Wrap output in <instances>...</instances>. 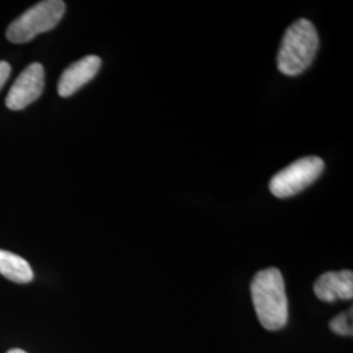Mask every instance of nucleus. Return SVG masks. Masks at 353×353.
I'll return each mask as SVG.
<instances>
[{"mask_svg": "<svg viewBox=\"0 0 353 353\" xmlns=\"http://www.w3.org/2000/svg\"><path fill=\"white\" fill-rule=\"evenodd\" d=\"M65 12L62 0L39 1L17 17L7 29V39L12 43H26L30 39L49 32L59 24Z\"/></svg>", "mask_w": 353, "mask_h": 353, "instance_id": "7ed1b4c3", "label": "nucleus"}, {"mask_svg": "<svg viewBox=\"0 0 353 353\" xmlns=\"http://www.w3.org/2000/svg\"><path fill=\"white\" fill-rule=\"evenodd\" d=\"M101 64V59L97 55H88L67 67L58 83L59 96L64 99L72 96L97 75Z\"/></svg>", "mask_w": 353, "mask_h": 353, "instance_id": "423d86ee", "label": "nucleus"}, {"mask_svg": "<svg viewBox=\"0 0 353 353\" xmlns=\"http://www.w3.org/2000/svg\"><path fill=\"white\" fill-rule=\"evenodd\" d=\"M250 290L261 325L270 331L284 327L288 321V300L280 270L271 267L259 271L252 279Z\"/></svg>", "mask_w": 353, "mask_h": 353, "instance_id": "f257e3e1", "label": "nucleus"}, {"mask_svg": "<svg viewBox=\"0 0 353 353\" xmlns=\"http://www.w3.org/2000/svg\"><path fill=\"white\" fill-rule=\"evenodd\" d=\"M318 46L316 26L306 19H299L284 33L278 52L279 71L287 76L303 74L313 63Z\"/></svg>", "mask_w": 353, "mask_h": 353, "instance_id": "f03ea898", "label": "nucleus"}, {"mask_svg": "<svg viewBox=\"0 0 353 353\" xmlns=\"http://www.w3.org/2000/svg\"><path fill=\"white\" fill-rule=\"evenodd\" d=\"M45 87V70L39 63L29 64L10 89L6 105L10 110H23L38 100Z\"/></svg>", "mask_w": 353, "mask_h": 353, "instance_id": "39448f33", "label": "nucleus"}, {"mask_svg": "<svg viewBox=\"0 0 353 353\" xmlns=\"http://www.w3.org/2000/svg\"><path fill=\"white\" fill-rule=\"evenodd\" d=\"M0 274L8 280L26 284L33 280V270L24 258L0 249Z\"/></svg>", "mask_w": 353, "mask_h": 353, "instance_id": "6e6552de", "label": "nucleus"}, {"mask_svg": "<svg viewBox=\"0 0 353 353\" xmlns=\"http://www.w3.org/2000/svg\"><path fill=\"white\" fill-rule=\"evenodd\" d=\"M11 74V65L4 61H0V89L3 88V85L6 84L7 79L10 77Z\"/></svg>", "mask_w": 353, "mask_h": 353, "instance_id": "9d476101", "label": "nucleus"}, {"mask_svg": "<svg viewBox=\"0 0 353 353\" xmlns=\"http://www.w3.org/2000/svg\"><path fill=\"white\" fill-rule=\"evenodd\" d=\"M323 169V160L316 156L300 159L272 176L270 191L280 199L294 196L316 182Z\"/></svg>", "mask_w": 353, "mask_h": 353, "instance_id": "20e7f679", "label": "nucleus"}, {"mask_svg": "<svg viewBox=\"0 0 353 353\" xmlns=\"http://www.w3.org/2000/svg\"><path fill=\"white\" fill-rule=\"evenodd\" d=\"M314 293L321 301L325 303H334L336 300H352V271L343 270L323 274L314 283Z\"/></svg>", "mask_w": 353, "mask_h": 353, "instance_id": "0eeeda50", "label": "nucleus"}, {"mask_svg": "<svg viewBox=\"0 0 353 353\" xmlns=\"http://www.w3.org/2000/svg\"><path fill=\"white\" fill-rule=\"evenodd\" d=\"M330 328L343 336H352V309H350L345 313H341V316H335L330 322Z\"/></svg>", "mask_w": 353, "mask_h": 353, "instance_id": "1a4fd4ad", "label": "nucleus"}, {"mask_svg": "<svg viewBox=\"0 0 353 353\" xmlns=\"http://www.w3.org/2000/svg\"><path fill=\"white\" fill-rule=\"evenodd\" d=\"M7 353H26V351H23V350H19V348H14V350H11V351H8Z\"/></svg>", "mask_w": 353, "mask_h": 353, "instance_id": "9b49d317", "label": "nucleus"}]
</instances>
